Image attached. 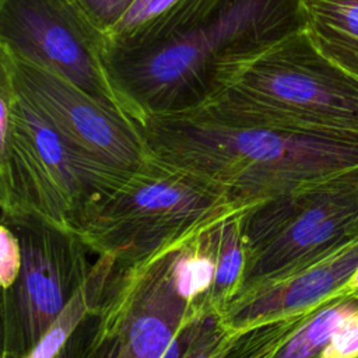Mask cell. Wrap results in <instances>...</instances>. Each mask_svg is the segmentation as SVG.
<instances>
[{"mask_svg": "<svg viewBox=\"0 0 358 358\" xmlns=\"http://www.w3.org/2000/svg\"><path fill=\"white\" fill-rule=\"evenodd\" d=\"M0 66L7 70L15 92L83 151L122 171H134L148 158L143 131L126 113L4 50H0Z\"/></svg>", "mask_w": 358, "mask_h": 358, "instance_id": "9", "label": "cell"}, {"mask_svg": "<svg viewBox=\"0 0 358 358\" xmlns=\"http://www.w3.org/2000/svg\"><path fill=\"white\" fill-rule=\"evenodd\" d=\"M211 228L171 250L166 257V274L172 288L197 316L210 315L207 301L215 281Z\"/></svg>", "mask_w": 358, "mask_h": 358, "instance_id": "13", "label": "cell"}, {"mask_svg": "<svg viewBox=\"0 0 358 358\" xmlns=\"http://www.w3.org/2000/svg\"><path fill=\"white\" fill-rule=\"evenodd\" d=\"M358 268V236L319 262L235 299L222 315L234 329L317 309L341 296Z\"/></svg>", "mask_w": 358, "mask_h": 358, "instance_id": "10", "label": "cell"}, {"mask_svg": "<svg viewBox=\"0 0 358 358\" xmlns=\"http://www.w3.org/2000/svg\"><path fill=\"white\" fill-rule=\"evenodd\" d=\"M186 0H134L105 35V50H127L168 20Z\"/></svg>", "mask_w": 358, "mask_h": 358, "instance_id": "17", "label": "cell"}, {"mask_svg": "<svg viewBox=\"0 0 358 358\" xmlns=\"http://www.w3.org/2000/svg\"><path fill=\"white\" fill-rule=\"evenodd\" d=\"M234 327L218 313L189 319L175 336L162 358H220Z\"/></svg>", "mask_w": 358, "mask_h": 358, "instance_id": "16", "label": "cell"}, {"mask_svg": "<svg viewBox=\"0 0 358 358\" xmlns=\"http://www.w3.org/2000/svg\"><path fill=\"white\" fill-rule=\"evenodd\" d=\"M358 312V292L330 299L315 309L274 358H319L338 327Z\"/></svg>", "mask_w": 358, "mask_h": 358, "instance_id": "15", "label": "cell"}, {"mask_svg": "<svg viewBox=\"0 0 358 358\" xmlns=\"http://www.w3.org/2000/svg\"><path fill=\"white\" fill-rule=\"evenodd\" d=\"M357 228L358 169L256 204L245 214L246 268L235 299L319 262Z\"/></svg>", "mask_w": 358, "mask_h": 358, "instance_id": "6", "label": "cell"}, {"mask_svg": "<svg viewBox=\"0 0 358 358\" xmlns=\"http://www.w3.org/2000/svg\"><path fill=\"white\" fill-rule=\"evenodd\" d=\"M119 334L113 333H101L96 331L90 340V347L85 354V358H119Z\"/></svg>", "mask_w": 358, "mask_h": 358, "instance_id": "21", "label": "cell"}, {"mask_svg": "<svg viewBox=\"0 0 358 358\" xmlns=\"http://www.w3.org/2000/svg\"><path fill=\"white\" fill-rule=\"evenodd\" d=\"M21 268V245L15 232L6 224L0 227V284L8 289Z\"/></svg>", "mask_w": 358, "mask_h": 358, "instance_id": "19", "label": "cell"}, {"mask_svg": "<svg viewBox=\"0 0 358 358\" xmlns=\"http://www.w3.org/2000/svg\"><path fill=\"white\" fill-rule=\"evenodd\" d=\"M256 204L148 154L84 210L73 234L90 252L109 257L117 277Z\"/></svg>", "mask_w": 358, "mask_h": 358, "instance_id": "3", "label": "cell"}, {"mask_svg": "<svg viewBox=\"0 0 358 358\" xmlns=\"http://www.w3.org/2000/svg\"><path fill=\"white\" fill-rule=\"evenodd\" d=\"M249 210L232 214L211 228L217 270L207 301L208 313L224 315L241 291L246 268L243 221Z\"/></svg>", "mask_w": 358, "mask_h": 358, "instance_id": "14", "label": "cell"}, {"mask_svg": "<svg viewBox=\"0 0 358 358\" xmlns=\"http://www.w3.org/2000/svg\"><path fill=\"white\" fill-rule=\"evenodd\" d=\"M178 116L358 143V78L301 31L259 56L207 105Z\"/></svg>", "mask_w": 358, "mask_h": 358, "instance_id": "4", "label": "cell"}, {"mask_svg": "<svg viewBox=\"0 0 358 358\" xmlns=\"http://www.w3.org/2000/svg\"><path fill=\"white\" fill-rule=\"evenodd\" d=\"M319 358H358V312L338 327Z\"/></svg>", "mask_w": 358, "mask_h": 358, "instance_id": "20", "label": "cell"}, {"mask_svg": "<svg viewBox=\"0 0 358 358\" xmlns=\"http://www.w3.org/2000/svg\"><path fill=\"white\" fill-rule=\"evenodd\" d=\"M357 235H358V228H357Z\"/></svg>", "mask_w": 358, "mask_h": 358, "instance_id": "24", "label": "cell"}, {"mask_svg": "<svg viewBox=\"0 0 358 358\" xmlns=\"http://www.w3.org/2000/svg\"><path fill=\"white\" fill-rule=\"evenodd\" d=\"M358 292V268L355 270V273L352 274V277L348 280V282L345 284L344 289H343V295L345 294H354Z\"/></svg>", "mask_w": 358, "mask_h": 358, "instance_id": "22", "label": "cell"}, {"mask_svg": "<svg viewBox=\"0 0 358 358\" xmlns=\"http://www.w3.org/2000/svg\"><path fill=\"white\" fill-rule=\"evenodd\" d=\"M148 154L260 203L358 169V143L298 131L151 116L140 126Z\"/></svg>", "mask_w": 358, "mask_h": 358, "instance_id": "2", "label": "cell"}, {"mask_svg": "<svg viewBox=\"0 0 358 358\" xmlns=\"http://www.w3.org/2000/svg\"><path fill=\"white\" fill-rule=\"evenodd\" d=\"M0 67L1 222L38 220L73 232L78 217L129 172L64 138Z\"/></svg>", "mask_w": 358, "mask_h": 358, "instance_id": "5", "label": "cell"}, {"mask_svg": "<svg viewBox=\"0 0 358 358\" xmlns=\"http://www.w3.org/2000/svg\"><path fill=\"white\" fill-rule=\"evenodd\" d=\"M115 275V263L109 257L98 256L87 278L24 358H56L80 323L88 315H98Z\"/></svg>", "mask_w": 358, "mask_h": 358, "instance_id": "12", "label": "cell"}, {"mask_svg": "<svg viewBox=\"0 0 358 358\" xmlns=\"http://www.w3.org/2000/svg\"><path fill=\"white\" fill-rule=\"evenodd\" d=\"M303 6L313 45L358 78V0H303Z\"/></svg>", "mask_w": 358, "mask_h": 358, "instance_id": "11", "label": "cell"}, {"mask_svg": "<svg viewBox=\"0 0 358 358\" xmlns=\"http://www.w3.org/2000/svg\"><path fill=\"white\" fill-rule=\"evenodd\" d=\"M3 358H15L14 355H11V354H7V352H3Z\"/></svg>", "mask_w": 358, "mask_h": 358, "instance_id": "23", "label": "cell"}, {"mask_svg": "<svg viewBox=\"0 0 358 358\" xmlns=\"http://www.w3.org/2000/svg\"><path fill=\"white\" fill-rule=\"evenodd\" d=\"M305 29L303 0H186L134 48L105 50V63L124 112L141 126L199 110Z\"/></svg>", "mask_w": 358, "mask_h": 358, "instance_id": "1", "label": "cell"}, {"mask_svg": "<svg viewBox=\"0 0 358 358\" xmlns=\"http://www.w3.org/2000/svg\"><path fill=\"white\" fill-rule=\"evenodd\" d=\"M105 48V35L71 0H0V50L126 113L106 69Z\"/></svg>", "mask_w": 358, "mask_h": 358, "instance_id": "7", "label": "cell"}, {"mask_svg": "<svg viewBox=\"0 0 358 358\" xmlns=\"http://www.w3.org/2000/svg\"><path fill=\"white\" fill-rule=\"evenodd\" d=\"M1 224L21 245L18 277L4 291V352L24 358L87 278L90 250L76 234L43 221Z\"/></svg>", "mask_w": 358, "mask_h": 358, "instance_id": "8", "label": "cell"}, {"mask_svg": "<svg viewBox=\"0 0 358 358\" xmlns=\"http://www.w3.org/2000/svg\"><path fill=\"white\" fill-rule=\"evenodd\" d=\"M87 20L106 35L134 0H71Z\"/></svg>", "mask_w": 358, "mask_h": 358, "instance_id": "18", "label": "cell"}]
</instances>
